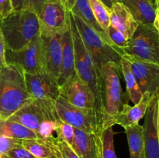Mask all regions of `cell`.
I'll return each mask as SVG.
<instances>
[{
	"instance_id": "30",
	"label": "cell",
	"mask_w": 159,
	"mask_h": 158,
	"mask_svg": "<svg viewBox=\"0 0 159 158\" xmlns=\"http://www.w3.org/2000/svg\"><path fill=\"white\" fill-rule=\"evenodd\" d=\"M57 146L61 153V158H80L79 155L76 153L74 149L68 145L65 141L57 138Z\"/></svg>"
},
{
	"instance_id": "32",
	"label": "cell",
	"mask_w": 159,
	"mask_h": 158,
	"mask_svg": "<svg viewBox=\"0 0 159 158\" xmlns=\"http://www.w3.org/2000/svg\"><path fill=\"white\" fill-rule=\"evenodd\" d=\"M12 12V0H0V20L6 18Z\"/></svg>"
},
{
	"instance_id": "10",
	"label": "cell",
	"mask_w": 159,
	"mask_h": 158,
	"mask_svg": "<svg viewBox=\"0 0 159 158\" xmlns=\"http://www.w3.org/2000/svg\"><path fill=\"white\" fill-rule=\"evenodd\" d=\"M60 91L61 96L73 106L85 111H95L98 113L96 99L91 88L77 74L61 87Z\"/></svg>"
},
{
	"instance_id": "39",
	"label": "cell",
	"mask_w": 159,
	"mask_h": 158,
	"mask_svg": "<svg viewBox=\"0 0 159 158\" xmlns=\"http://www.w3.org/2000/svg\"><path fill=\"white\" fill-rule=\"evenodd\" d=\"M158 139H159V94L158 100Z\"/></svg>"
},
{
	"instance_id": "9",
	"label": "cell",
	"mask_w": 159,
	"mask_h": 158,
	"mask_svg": "<svg viewBox=\"0 0 159 158\" xmlns=\"http://www.w3.org/2000/svg\"><path fill=\"white\" fill-rule=\"evenodd\" d=\"M40 33H61L69 22V12L61 0H46L37 13Z\"/></svg>"
},
{
	"instance_id": "25",
	"label": "cell",
	"mask_w": 159,
	"mask_h": 158,
	"mask_svg": "<svg viewBox=\"0 0 159 158\" xmlns=\"http://www.w3.org/2000/svg\"><path fill=\"white\" fill-rule=\"evenodd\" d=\"M96 21L107 32L110 26V9L100 0H88Z\"/></svg>"
},
{
	"instance_id": "7",
	"label": "cell",
	"mask_w": 159,
	"mask_h": 158,
	"mask_svg": "<svg viewBox=\"0 0 159 158\" xmlns=\"http://www.w3.org/2000/svg\"><path fill=\"white\" fill-rule=\"evenodd\" d=\"M55 109L60 120L78 129L88 133H101L104 129L102 121L96 112L76 108L61 95L55 102Z\"/></svg>"
},
{
	"instance_id": "20",
	"label": "cell",
	"mask_w": 159,
	"mask_h": 158,
	"mask_svg": "<svg viewBox=\"0 0 159 158\" xmlns=\"http://www.w3.org/2000/svg\"><path fill=\"white\" fill-rule=\"evenodd\" d=\"M56 140L57 138L51 140L23 139L22 146L37 158H61Z\"/></svg>"
},
{
	"instance_id": "42",
	"label": "cell",
	"mask_w": 159,
	"mask_h": 158,
	"mask_svg": "<svg viewBox=\"0 0 159 158\" xmlns=\"http://www.w3.org/2000/svg\"><path fill=\"white\" fill-rule=\"evenodd\" d=\"M1 158H8L6 155H1Z\"/></svg>"
},
{
	"instance_id": "44",
	"label": "cell",
	"mask_w": 159,
	"mask_h": 158,
	"mask_svg": "<svg viewBox=\"0 0 159 158\" xmlns=\"http://www.w3.org/2000/svg\"><path fill=\"white\" fill-rule=\"evenodd\" d=\"M156 3H157V0H156Z\"/></svg>"
},
{
	"instance_id": "11",
	"label": "cell",
	"mask_w": 159,
	"mask_h": 158,
	"mask_svg": "<svg viewBox=\"0 0 159 158\" xmlns=\"http://www.w3.org/2000/svg\"><path fill=\"white\" fill-rule=\"evenodd\" d=\"M159 89L152 95L144 115V139L147 158H159V139L158 133V100Z\"/></svg>"
},
{
	"instance_id": "16",
	"label": "cell",
	"mask_w": 159,
	"mask_h": 158,
	"mask_svg": "<svg viewBox=\"0 0 159 158\" xmlns=\"http://www.w3.org/2000/svg\"><path fill=\"white\" fill-rule=\"evenodd\" d=\"M101 133H88L75 128L72 148L80 158H101Z\"/></svg>"
},
{
	"instance_id": "15",
	"label": "cell",
	"mask_w": 159,
	"mask_h": 158,
	"mask_svg": "<svg viewBox=\"0 0 159 158\" xmlns=\"http://www.w3.org/2000/svg\"><path fill=\"white\" fill-rule=\"evenodd\" d=\"M61 33H40L43 44L46 71L54 76L57 81L61 66Z\"/></svg>"
},
{
	"instance_id": "23",
	"label": "cell",
	"mask_w": 159,
	"mask_h": 158,
	"mask_svg": "<svg viewBox=\"0 0 159 158\" xmlns=\"http://www.w3.org/2000/svg\"><path fill=\"white\" fill-rule=\"evenodd\" d=\"M0 136L14 138L18 139H37L34 131L9 119L0 118Z\"/></svg>"
},
{
	"instance_id": "34",
	"label": "cell",
	"mask_w": 159,
	"mask_h": 158,
	"mask_svg": "<svg viewBox=\"0 0 159 158\" xmlns=\"http://www.w3.org/2000/svg\"><path fill=\"white\" fill-rule=\"evenodd\" d=\"M46 0H27L28 9H30L36 13H38Z\"/></svg>"
},
{
	"instance_id": "33",
	"label": "cell",
	"mask_w": 159,
	"mask_h": 158,
	"mask_svg": "<svg viewBox=\"0 0 159 158\" xmlns=\"http://www.w3.org/2000/svg\"><path fill=\"white\" fill-rule=\"evenodd\" d=\"M6 44L5 42L4 37L2 35V33L0 30V68H2L3 66L7 64L6 58Z\"/></svg>"
},
{
	"instance_id": "36",
	"label": "cell",
	"mask_w": 159,
	"mask_h": 158,
	"mask_svg": "<svg viewBox=\"0 0 159 158\" xmlns=\"http://www.w3.org/2000/svg\"><path fill=\"white\" fill-rule=\"evenodd\" d=\"M61 2L64 5V6L67 9V11L71 12L72 8L74 7L75 4L76 0H61Z\"/></svg>"
},
{
	"instance_id": "41",
	"label": "cell",
	"mask_w": 159,
	"mask_h": 158,
	"mask_svg": "<svg viewBox=\"0 0 159 158\" xmlns=\"http://www.w3.org/2000/svg\"><path fill=\"white\" fill-rule=\"evenodd\" d=\"M156 7L159 8V0H157V3H156Z\"/></svg>"
},
{
	"instance_id": "3",
	"label": "cell",
	"mask_w": 159,
	"mask_h": 158,
	"mask_svg": "<svg viewBox=\"0 0 159 158\" xmlns=\"http://www.w3.org/2000/svg\"><path fill=\"white\" fill-rule=\"evenodd\" d=\"M24 77L31 99L39 104L50 119L55 122L60 120L55 109V102L61 95L57 79L47 71L24 73Z\"/></svg>"
},
{
	"instance_id": "2",
	"label": "cell",
	"mask_w": 159,
	"mask_h": 158,
	"mask_svg": "<svg viewBox=\"0 0 159 158\" xmlns=\"http://www.w3.org/2000/svg\"><path fill=\"white\" fill-rule=\"evenodd\" d=\"M0 30L4 37L6 48L20 50L40 33L37 14L30 9L12 12L0 20Z\"/></svg>"
},
{
	"instance_id": "26",
	"label": "cell",
	"mask_w": 159,
	"mask_h": 158,
	"mask_svg": "<svg viewBox=\"0 0 159 158\" xmlns=\"http://www.w3.org/2000/svg\"><path fill=\"white\" fill-rule=\"evenodd\" d=\"M113 126L104 129L101 133L102 151L101 158H117L114 148V135Z\"/></svg>"
},
{
	"instance_id": "12",
	"label": "cell",
	"mask_w": 159,
	"mask_h": 158,
	"mask_svg": "<svg viewBox=\"0 0 159 158\" xmlns=\"http://www.w3.org/2000/svg\"><path fill=\"white\" fill-rule=\"evenodd\" d=\"M125 57L130 64V68L141 91L153 94L159 89V66L154 64L138 60L127 54Z\"/></svg>"
},
{
	"instance_id": "13",
	"label": "cell",
	"mask_w": 159,
	"mask_h": 158,
	"mask_svg": "<svg viewBox=\"0 0 159 158\" xmlns=\"http://www.w3.org/2000/svg\"><path fill=\"white\" fill-rule=\"evenodd\" d=\"M61 66L60 74L57 78V84L60 88L72 79L77 74L75 70V56L70 18L66 28L61 33Z\"/></svg>"
},
{
	"instance_id": "40",
	"label": "cell",
	"mask_w": 159,
	"mask_h": 158,
	"mask_svg": "<svg viewBox=\"0 0 159 158\" xmlns=\"http://www.w3.org/2000/svg\"><path fill=\"white\" fill-rule=\"evenodd\" d=\"M148 1H150L152 4H154L155 6H156V0H148Z\"/></svg>"
},
{
	"instance_id": "22",
	"label": "cell",
	"mask_w": 159,
	"mask_h": 158,
	"mask_svg": "<svg viewBox=\"0 0 159 158\" xmlns=\"http://www.w3.org/2000/svg\"><path fill=\"white\" fill-rule=\"evenodd\" d=\"M130 158H147L145 153L143 125L138 124L125 127Z\"/></svg>"
},
{
	"instance_id": "19",
	"label": "cell",
	"mask_w": 159,
	"mask_h": 158,
	"mask_svg": "<svg viewBox=\"0 0 159 158\" xmlns=\"http://www.w3.org/2000/svg\"><path fill=\"white\" fill-rule=\"evenodd\" d=\"M123 3L131 12L138 24L155 27L157 7L148 0H116Z\"/></svg>"
},
{
	"instance_id": "43",
	"label": "cell",
	"mask_w": 159,
	"mask_h": 158,
	"mask_svg": "<svg viewBox=\"0 0 159 158\" xmlns=\"http://www.w3.org/2000/svg\"><path fill=\"white\" fill-rule=\"evenodd\" d=\"M0 158H1V155H0Z\"/></svg>"
},
{
	"instance_id": "18",
	"label": "cell",
	"mask_w": 159,
	"mask_h": 158,
	"mask_svg": "<svg viewBox=\"0 0 159 158\" xmlns=\"http://www.w3.org/2000/svg\"><path fill=\"white\" fill-rule=\"evenodd\" d=\"M152 95L149 92H144L141 101L134 106L124 103L122 109L115 116L113 125H120L125 128L139 123L140 120L144 117Z\"/></svg>"
},
{
	"instance_id": "37",
	"label": "cell",
	"mask_w": 159,
	"mask_h": 158,
	"mask_svg": "<svg viewBox=\"0 0 159 158\" xmlns=\"http://www.w3.org/2000/svg\"><path fill=\"white\" fill-rule=\"evenodd\" d=\"M154 26H155V29H156V31L158 32L159 35V8H157L156 9V15H155Z\"/></svg>"
},
{
	"instance_id": "27",
	"label": "cell",
	"mask_w": 159,
	"mask_h": 158,
	"mask_svg": "<svg viewBox=\"0 0 159 158\" xmlns=\"http://www.w3.org/2000/svg\"><path fill=\"white\" fill-rule=\"evenodd\" d=\"M57 138L65 141L71 147L74 145L75 139V128L66 122L60 120L57 123L56 129Z\"/></svg>"
},
{
	"instance_id": "29",
	"label": "cell",
	"mask_w": 159,
	"mask_h": 158,
	"mask_svg": "<svg viewBox=\"0 0 159 158\" xmlns=\"http://www.w3.org/2000/svg\"><path fill=\"white\" fill-rule=\"evenodd\" d=\"M22 146V139L0 136V155H6L11 150Z\"/></svg>"
},
{
	"instance_id": "28",
	"label": "cell",
	"mask_w": 159,
	"mask_h": 158,
	"mask_svg": "<svg viewBox=\"0 0 159 158\" xmlns=\"http://www.w3.org/2000/svg\"><path fill=\"white\" fill-rule=\"evenodd\" d=\"M107 33L109 38L111 40L112 44L114 47H118L120 49L123 50L127 45L128 40L126 39L124 34L112 26H109Z\"/></svg>"
},
{
	"instance_id": "1",
	"label": "cell",
	"mask_w": 159,
	"mask_h": 158,
	"mask_svg": "<svg viewBox=\"0 0 159 158\" xmlns=\"http://www.w3.org/2000/svg\"><path fill=\"white\" fill-rule=\"evenodd\" d=\"M31 100L23 70L9 63L0 68V118L8 119Z\"/></svg>"
},
{
	"instance_id": "17",
	"label": "cell",
	"mask_w": 159,
	"mask_h": 158,
	"mask_svg": "<svg viewBox=\"0 0 159 158\" xmlns=\"http://www.w3.org/2000/svg\"><path fill=\"white\" fill-rule=\"evenodd\" d=\"M110 26L122 33L127 40L133 37L139 25L129 9L119 2L110 9Z\"/></svg>"
},
{
	"instance_id": "5",
	"label": "cell",
	"mask_w": 159,
	"mask_h": 158,
	"mask_svg": "<svg viewBox=\"0 0 159 158\" xmlns=\"http://www.w3.org/2000/svg\"><path fill=\"white\" fill-rule=\"evenodd\" d=\"M72 15L82 42L99 71L104 64L110 62L120 66L122 57L118 52L119 48H115L106 43L100 35L92 29L80 17L74 14Z\"/></svg>"
},
{
	"instance_id": "14",
	"label": "cell",
	"mask_w": 159,
	"mask_h": 158,
	"mask_svg": "<svg viewBox=\"0 0 159 158\" xmlns=\"http://www.w3.org/2000/svg\"><path fill=\"white\" fill-rule=\"evenodd\" d=\"M8 119L32 130L37 136L42 125L48 120H51L47 116L39 104L33 99L25 104Z\"/></svg>"
},
{
	"instance_id": "31",
	"label": "cell",
	"mask_w": 159,
	"mask_h": 158,
	"mask_svg": "<svg viewBox=\"0 0 159 158\" xmlns=\"http://www.w3.org/2000/svg\"><path fill=\"white\" fill-rule=\"evenodd\" d=\"M8 158H37L31 154L23 146L16 147L6 154Z\"/></svg>"
},
{
	"instance_id": "4",
	"label": "cell",
	"mask_w": 159,
	"mask_h": 158,
	"mask_svg": "<svg viewBox=\"0 0 159 158\" xmlns=\"http://www.w3.org/2000/svg\"><path fill=\"white\" fill-rule=\"evenodd\" d=\"M102 80L103 128L113 126V120L122 109L123 91L120 83V67L114 63H107L100 68Z\"/></svg>"
},
{
	"instance_id": "38",
	"label": "cell",
	"mask_w": 159,
	"mask_h": 158,
	"mask_svg": "<svg viewBox=\"0 0 159 158\" xmlns=\"http://www.w3.org/2000/svg\"><path fill=\"white\" fill-rule=\"evenodd\" d=\"M102 3H104V5L107 6L109 9L112 7V6L113 5V3L116 2V0H100Z\"/></svg>"
},
{
	"instance_id": "6",
	"label": "cell",
	"mask_w": 159,
	"mask_h": 158,
	"mask_svg": "<svg viewBox=\"0 0 159 158\" xmlns=\"http://www.w3.org/2000/svg\"><path fill=\"white\" fill-rule=\"evenodd\" d=\"M123 51L137 60L159 66V35L155 28L138 25Z\"/></svg>"
},
{
	"instance_id": "8",
	"label": "cell",
	"mask_w": 159,
	"mask_h": 158,
	"mask_svg": "<svg viewBox=\"0 0 159 158\" xmlns=\"http://www.w3.org/2000/svg\"><path fill=\"white\" fill-rule=\"evenodd\" d=\"M6 58L7 63L17 65L24 73L37 74L46 71L43 44L40 33L20 50L6 48Z\"/></svg>"
},
{
	"instance_id": "35",
	"label": "cell",
	"mask_w": 159,
	"mask_h": 158,
	"mask_svg": "<svg viewBox=\"0 0 159 158\" xmlns=\"http://www.w3.org/2000/svg\"><path fill=\"white\" fill-rule=\"evenodd\" d=\"M12 6L13 12L28 9L27 0H12Z\"/></svg>"
},
{
	"instance_id": "24",
	"label": "cell",
	"mask_w": 159,
	"mask_h": 158,
	"mask_svg": "<svg viewBox=\"0 0 159 158\" xmlns=\"http://www.w3.org/2000/svg\"><path fill=\"white\" fill-rule=\"evenodd\" d=\"M120 66L121 73L123 74L124 81H125L126 88H127V92L129 99L134 105H136L142 99V91H141L140 87L138 86L134 75L132 73L130 63L125 57H122Z\"/></svg>"
},
{
	"instance_id": "21",
	"label": "cell",
	"mask_w": 159,
	"mask_h": 158,
	"mask_svg": "<svg viewBox=\"0 0 159 158\" xmlns=\"http://www.w3.org/2000/svg\"><path fill=\"white\" fill-rule=\"evenodd\" d=\"M71 12L74 15L80 17L92 29H94L98 34H99L100 37L105 40L106 43L113 46L111 40L107 35V33L101 27L100 25L96 21L88 0H76L75 4Z\"/></svg>"
}]
</instances>
